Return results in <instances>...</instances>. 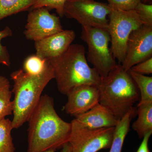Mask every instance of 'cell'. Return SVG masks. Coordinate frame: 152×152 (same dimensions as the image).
I'll use <instances>...</instances> for the list:
<instances>
[{
	"instance_id": "obj_1",
	"label": "cell",
	"mask_w": 152,
	"mask_h": 152,
	"mask_svg": "<svg viewBox=\"0 0 152 152\" xmlns=\"http://www.w3.org/2000/svg\"><path fill=\"white\" fill-rule=\"evenodd\" d=\"M28 122L27 152L56 151L69 142L71 123L60 118L48 95L42 96Z\"/></svg>"
},
{
	"instance_id": "obj_2",
	"label": "cell",
	"mask_w": 152,
	"mask_h": 152,
	"mask_svg": "<svg viewBox=\"0 0 152 152\" xmlns=\"http://www.w3.org/2000/svg\"><path fill=\"white\" fill-rule=\"evenodd\" d=\"M86 49L80 44H72L62 55L48 60L53 70L59 91L66 95L75 87L83 85L98 87L101 77L89 66Z\"/></svg>"
},
{
	"instance_id": "obj_3",
	"label": "cell",
	"mask_w": 152,
	"mask_h": 152,
	"mask_svg": "<svg viewBox=\"0 0 152 152\" xmlns=\"http://www.w3.org/2000/svg\"><path fill=\"white\" fill-rule=\"evenodd\" d=\"M10 77L14 82L12 91L14 94L12 122L13 129H18L28 122L40 99L44 89L54 79V75L47 60L45 70L39 75H30L21 69L14 71Z\"/></svg>"
},
{
	"instance_id": "obj_4",
	"label": "cell",
	"mask_w": 152,
	"mask_h": 152,
	"mask_svg": "<svg viewBox=\"0 0 152 152\" xmlns=\"http://www.w3.org/2000/svg\"><path fill=\"white\" fill-rule=\"evenodd\" d=\"M99 103L121 120L140 101V95L129 72L117 64L107 75L101 78L97 87Z\"/></svg>"
},
{
	"instance_id": "obj_5",
	"label": "cell",
	"mask_w": 152,
	"mask_h": 152,
	"mask_svg": "<svg viewBox=\"0 0 152 152\" xmlns=\"http://www.w3.org/2000/svg\"><path fill=\"white\" fill-rule=\"evenodd\" d=\"M81 38L88 45V61L101 78L107 75L117 64L109 48L111 39L107 30L82 26Z\"/></svg>"
},
{
	"instance_id": "obj_6",
	"label": "cell",
	"mask_w": 152,
	"mask_h": 152,
	"mask_svg": "<svg viewBox=\"0 0 152 152\" xmlns=\"http://www.w3.org/2000/svg\"><path fill=\"white\" fill-rule=\"evenodd\" d=\"M109 17L107 31L110 37L111 50L115 58L121 64L125 58L129 37L144 24L134 10L113 9Z\"/></svg>"
},
{
	"instance_id": "obj_7",
	"label": "cell",
	"mask_w": 152,
	"mask_h": 152,
	"mask_svg": "<svg viewBox=\"0 0 152 152\" xmlns=\"http://www.w3.org/2000/svg\"><path fill=\"white\" fill-rule=\"evenodd\" d=\"M112 10L108 4L94 0H68L64 7V16L75 19L82 26L107 30V17Z\"/></svg>"
},
{
	"instance_id": "obj_8",
	"label": "cell",
	"mask_w": 152,
	"mask_h": 152,
	"mask_svg": "<svg viewBox=\"0 0 152 152\" xmlns=\"http://www.w3.org/2000/svg\"><path fill=\"white\" fill-rule=\"evenodd\" d=\"M69 142L72 152H97L111 145L115 127L92 129L86 127L74 119Z\"/></svg>"
},
{
	"instance_id": "obj_9",
	"label": "cell",
	"mask_w": 152,
	"mask_h": 152,
	"mask_svg": "<svg viewBox=\"0 0 152 152\" xmlns=\"http://www.w3.org/2000/svg\"><path fill=\"white\" fill-rule=\"evenodd\" d=\"M59 16L45 7L32 9L28 15L23 34L27 39L37 41L63 31Z\"/></svg>"
},
{
	"instance_id": "obj_10",
	"label": "cell",
	"mask_w": 152,
	"mask_h": 152,
	"mask_svg": "<svg viewBox=\"0 0 152 152\" xmlns=\"http://www.w3.org/2000/svg\"><path fill=\"white\" fill-rule=\"evenodd\" d=\"M152 56V26L143 25L133 31L128 39L126 55L121 64L128 72L133 66Z\"/></svg>"
},
{
	"instance_id": "obj_11",
	"label": "cell",
	"mask_w": 152,
	"mask_h": 152,
	"mask_svg": "<svg viewBox=\"0 0 152 152\" xmlns=\"http://www.w3.org/2000/svg\"><path fill=\"white\" fill-rule=\"evenodd\" d=\"M68 100L63 110L76 118L84 114L99 103L97 87L83 85L74 88L66 95Z\"/></svg>"
},
{
	"instance_id": "obj_12",
	"label": "cell",
	"mask_w": 152,
	"mask_h": 152,
	"mask_svg": "<svg viewBox=\"0 0 152 152\" xmlns=\"http://www.w3.org/2000/svg\"><path fill=\"white\" fill-rule=\"evenodd\" d=\"M76 34L73 30H63L41 40L35 42L36 54L49 60L62 55L75 39Z\"/></svg>"
},
{
	"instance_id": "obj_13",
	"label": "cell",
	"mask_w": 152,
	"mask_h": 152,
	"mask_svg": "<svg viewBox=\"0 0 152 152\" xmlns=\"http://www.w3.org/2000/svg\"><path fill=\"white\" fill-rule=\"evenodd\" d=\"M75 119L86 127L92 129L115 127L119 121L110 110L99 103Z\"/></svg>"
},
{
	"instance_id": "obj_14",
	"label": "cell",
	"mask_w": 152,
	"mask_h": 152,
	"mask_svg": "<svg viewBox=\"0 0 152 152\" xmlns=\"http://www.w3.org/2000/svg\"><path fill=\"white\" fill-rule=\"evenodd\" d=\"M137 115V108L133 107L119 120L115 127L113 141L109 152H122L124 142L130 129L132 120Z\"/></svg>"
},
{
	"instance_id": "obj_15",
	"label": "cell",
	"mask_w": 152,
	"mask_h": 152,
	"mask_svg": "<svg viewBox=\"0 0 152 152\" xmlns=\"http://www.w3.org/2000/svg\"><path fill=\"white\" fill-rule=\"evenodd\" d=\"M138 118L132 125V128L142 139L148 132L152 131V102L138 104L137 108Z\"/></svg>"
},
{
	"instance_id": "obj_16",
	"label": "cell",
	"mask_w": 152,
	"mask_h": 152,
	"mask_svg": "<svg viewBox=\"0 0 152 152\" xmlns=\"http://www.w3.org/2000/svg\"><path fill=\"white\" fill-rule=\"evenodd\" d=\"M37 0H0V20L12 15L28 11Z\"/></svg>"
},
{
	"instance_id": "obj_17",
	"label": "cell",
	"mask_w": 152,
	"mask_h": 152,
	"mask_svg": "<svg viewBox=\"0 0 152 152\" xmlns=\"http://www.w3.org/2000/svg\"><path fill=\"white\" fill-rule=\"evenodd\" d=\"M12 92L7 78L0 76V120L13 114V102L11 101Z\"/></svg>"
},
{
	"instance_id": "obj_18",
	"label": "cell",
	"mask_w": 152,
	"mask_h": 152,
	"mask_svg": "<svg viewBox=\"0 0 152 152\" xmlns=\"http://www.w3.org/2000/svg\"><path fill=\"white\" fill-rule=\"evenodd\" d=\"M140 91V103L152 102V77L137 73L129 70L128 71Z\"/></svg>"
},
{
	"instance_id": "obj_19",
	"label": "cell",
	"mask_w": 152,
	"mask_h": 152,
	"mask_svg": "<svg viewBox=\"0 0 152 152\" xmlns=\"http://www.w3.org/2000/svg\"><path fill=\"white\" fill-rule=\"evenodd\" d=\"M13 129L9 119L0 120V152H15L12 131Z\"/></svg>"
},
{
	"instance_id": "obj_20",
	"label": "cell",
	"mask_w": 152,
	"mask_h": 152,
	"mask_svg": "<svg viewBox=\"0 0 152 152\" xmlns=\"http://www.w3.org/2000/svg\"><path fill=\"white\" fill-rule=\"evenodd\" d=\"M47 62V60L42 58L36 54L31 55L25 59L22 69L30 75H39L45 70Z\"/></svg>"
},
{
	"instance_id": "obj_21",
	"label": "cell",
	"mask_w": 152,
	"mask_h": 152,
	"mask_svg": "<svg viewBox=\"0 0 152 152\" xmlns=\"http://www.w3.org/2000/svg\"><path fill=\"white\" fill-rule=\"evenodd\" d=\"M68 0H37L32 9L45 7L49 10H55L59 17L64 16V7Z\"/></svg>"
},
{
	"instance_id": "obj_22",
	"label": "cell",
	"mask_w": 152,
	"mask_h": 152,
	"mask_svg": "<svg viewBox=\"0 0 152 152\" xmlns=\"http://www.w3.org/2000/svg\"><path fill=\"white\" fill-rule=\"evenodd\" d=\"M12 35V31L10 27L6 26L4 29L0 31V64L9 67L11 64L10 53L7 47L2 45L1 41L3 39Z\"/></svg>"
},
{
	"instance_id": "obj_23",
	"label": "cell",
	"mask_w": 152,
	"mask_h": 152,
	"mask_svg": "<svg viewBox=\"0 0 152 152\" xmlns=\"http://www.w3.org/2000/svg\"><path fill=\"white\" fill-rule=\"evenodd\" d=\"M136 12L144 25L152 26V5L140 2L136 6Z\"/></svg>"
},
{
	"instance_id": "obj_24",
	"label": "cell",
	"mask_w": 152,
	"mask_h": 152,
	"mask_svg": "<svg viewBox=\"0 0 152 152\" xmlns=\"http://www.w3.org/2000/svg\"><path fill=\"white\" fill-rule=\"evenodd\" d=\"M113 9L128 11L134 10L141 0H106Z\"/></svg>"
},
{
	"instance_id": "obj_25",
	"label": "cell",
	"mask_w": 152,
	"mask_h": 152,
	"mask_svg": "<svg viewBox=\"0 0 152 152\" xmlns=\"http://www.w3.org/2000/svg\"><path fill=\"white\" fill-rule=\"evenodd\" d=\"M130 70L137 73L142 75L152 74V57L133 66Z\"/></svg>"
},
{
	"instance_id": "obj_26",
	"label": "cell",
	"mask_w": 152,
	"mask_h": 152,
	"mask_svg": "<svg viewBox=\"0 0 152 152\" xmlns=\"http://www.w3.org/2000/svg\"><path fill=\"white\" fill-rule=\"evenodd\" d=\"M152 134V131L148 132L143 137L142 141L137 152H151L148 148V141Z\"/></svg>"
},
{
	"instance_id": "obj_27",
	"label": "cell",
	"mask_w": 152,
	"mask_h": 152,
	"mask_svg": "<svg viewBox=\"0 0 152 152\" xmlns=\"http://www.w3.org/2000/svg\"><path fill=\"white\" fill-rule=\"evenodd\" d=\"M56 151L53 150H49L45 152H55ZM61 152H72V147L69 143L68 142L64 145L62 148Z\"/></svg>"
},
{
	"instance_id": "obj_28",
	"label": "cell",
	"mask_w": 152,
	"mask_h": 152,
	"mask_svg": "<svg viewBox=\"0 0 152 152\" xmlns=\"http://www.w3.org/2000/svg\"><path fill=\"white\" fill-rule=\"evenodd\" d=\"M151 0H141L142 2L145 3V4H147L148 2L149 1Z\"/></svg>"
}]
</instances>
